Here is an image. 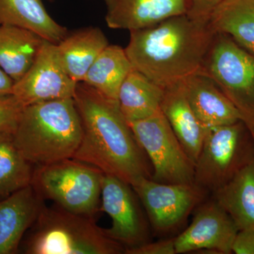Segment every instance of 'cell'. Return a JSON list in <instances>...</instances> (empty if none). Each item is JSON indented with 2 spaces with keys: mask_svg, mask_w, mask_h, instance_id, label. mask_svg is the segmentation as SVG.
Instances as JSON below:
<instances>
[{
  "mask_svg": "<svg viewBox=\"0 0 254 254\" xmlns=\"http://www.w3.org/2000/svg\"><path fill=\"white\" fill-rule=\"evenodd\" d=\"M105 21L113 29L132 31L189 12L188 0H103Z\"/></svg>",
  "mask_w": 254,
  "mask_h": 254,
  "instance_id": "cell-13",
  "label": "cell"
},
{
  "mask_svg": "<svg viewBox=\"0 0 254 254\" xmlns=\"http://www.w3.org/2000/svg\"><path fill=\"white\" fill-rule=\"evenodd\" d=\"M73 98L83 134L72 158L130 185L140 177L151 178L149 160L124 118L118 102L83 82L77 83Z\"/></svg>",
  "mask_w": 254,
  "mask_h": 254,
  "instance_id": "cell-1",
  "label": "cell"
},
{
  "mask_svg": "<svg viewBox=\"0 0 254 254\" xmlns=\"http://www.w3.org/2000/svg\"><path fill=\"white\" fill-rule=\"evenodd\" d=\"M82 134L81 119L73 98L25 106L12 133L18 150L36 166L72 158Z\"/></svg>",
  "mask_w": 254,
  "mask_h": 254,
  "instance_id": "cell-3",
  "label": "cell"
},
{
  "mask_svg": "<svg viewBox=\"0 0 254 254\" xmlns=\"http://www.w3.org/2000/svg\"><path fill=\"white\" fill-rule=\"evenodd\" d=\"M238 232L235 222L216 200L201 203L190 226L175 238L176 254L203 250L232 254Z\"/></svg>",
  "mask_w": 254,
  "mask_h": 254,
  "instance_id": "cell-12",
  "label": "cell"
},
{
  "mask_svg": "<svg viewBox=\"0 0 254 254\" xmlns=\"http://www.w3.org/2000/svg\"><path fill=\"white\" fill-rule=\"evenodd\" d=\"M126 254H176L175 238L147 242L139 247L125 251Z\"/></svg>",
  "mask_w": 254,
  "mask_h": 254,
  "instance_id": "cell-26",
  "label": "cell"
},
{
  "mask_svg": "<svg viewBox=\"0 0 254 254\" xmlns=\"http://www.w3.org/2000/svg\"><path fill=\"white\" fill-rule=\"evenodd\" d=\"M160 110L187 155L195 163L203 144L205 128L189 103L183 81L165 88Z\"/></svg>",
  "mask_w": 254,
  "mask_h": 254,
  "instance_id": "cell-16",
  "label": "cell"
},
{
  "mask_svg": "<svg viewBox=\"0 0 254 254\" xmlns=\"http://www.w3.org/2000/svg\"><path fill=\"white\" fill-rule=\"evenodd\" d=\"M200 71L215 81L243 115L254 123V55L226 35L216 33Z\"/></svg>",
  "mask_w": 254,
  "mask_h": 254,
  "instance_id": "cell-7",
  "label": "cell"
},
{
  "mask_svg": "<svg viewBox=\"0 0 254 254\" xmlns=\"http://www.w3.org/2000/svg\"><path fill=\"white\" fill-rule=\"evenodd\" d=\"M14 81L0 67V96L12 94Z\"/></svg>",
  "mask_w": 254,
  "mask_h": 254,
  "instance_id": "cell-29",
  "label": "cell"
},
{
  "mask_svg": "<svg viewBox=\"0 0 254 254\" xmlns=\"http://www.w3.org/2000/svg\"><path fill=\"white\" fill-rule=\"evenodd\" d=\"M248 128H250L251 133H252V136H253L254 140V123H245Z\"/></svg>",
  "mask_w": 254,
  "mask_h": 254,
  "instance_id": "cell-30",
  "label": "cell"
},
{
  "mask_svg": "<svg viewBox=\"0 0 254 254\" xmlns=\"http://www.w3.org/2000/svg\"><path fill=\"white\" fill-rule=\"evenodd\" d=\"M0 24L26 28L55 44L68 33L50 16L42 0H0Z\"/></svg>",
  "mask_w": 254,
  "mask_h": 254,
  "instance_id": "cell-18",
  "label": "cell"
},
{
  "mask_svg": "<svg viewBox=\"0 0 254 254\" xmlns=\"http://www.w3.org/2000/svg\"><path fill=\"white\" fill-rule=\"evenodd\" d=\"M32 166L15 144L12 133H0V200L31 185Z\"/></svg>",
  "mask_w": 254,
  "mask_h": 254,
  "instance_id": "cell-24",
  "label": "cell"
},
{
  "mask_svg": "<svg viewBox=\"0 0 254 254\" xmlns=\"http://www.w3.org/2000/svg\"><path fill=\"white\" fill-rule=\"evenodd\" d=\"M232 253L254 254V227L239 230L232 245Z\"/></svg>",
  "mask_w": 254,
  "mask_h": 254,
  "instance_id": "cell-28",
  "label": "cell"
},
{
  "mask_svg": "<svg viewBox=\"0 0 254 254\" xmlns=\"http://www.w3.org/2000/svg\"><path fill=\"white\" fill-rule=\"evenodd\" d=\"M187 99L205 128L244 121V116L208 75L201 71L183 81Z\"/></svg>",
  "mask_w": 254,
  "mask_h": 254,
  "instance_id": "cell-14",
  "label": "cell"
},
{
  "mask_svg": "<svg viewBox=\"0 0 254 254\" xmlns=\"http://www.w3.org/2000/svg\"><path fill=\"white\" fill-rule=\"evenodd\" d=\"M131 185L109 175L101 179L103 210L112 220L106 235L125 247L135 248L148 242V232ZM125 250V251H126Z\"/></svg>",
  "mask_w": 254,
  "mask_h": 254,
  "instance_id": "cell-11",
  "label": "cell"
},
{
  "mask_svg": "<svg viewBox=\"0 0 254 254\" xmlns=\"http://www.w3.org/2000/svg\"><path fill=\"white\" fill-rule=\"evenodd\" d=\"M24 107L14 95L0 96V133H14Z\"/></svg>",
  "mask_w": 254,
  "mask_h": 254,
  "instance_id": "cell-25",
  "label": "cell"
},
{
  "mask_svg": "<svg viewBox=\"0 0 254 254\" xmlns=\"http://www.w3.org/2000/svg\"><path fill=\"white\" fill-rule=\"evenodd\" d=\"M254 159V140L245 122L205 128L194 182L213 193Z\"/></svg>",
  "mask_w": 254,
  "mask_h": 254,
  "instance_id": "cell-5",
  "label": "cell"
},
{
  "mask_svg": "<svg viewBox=\"0 0 254 254\" xmlns=\"http://www.w3.org/2000/svg\"><path fill=\"white\" fill-rule=\"evenodd\" d=\"M160 183L194 182L195 163L184 149L161 110L149 118L128 123Z\"/></svg>",
  "mask_w": 254,
  "mask_h": 254,
  "instance_id": "cell-8",
  "label": "cell"
},
{
  "mask_svg": "<svg viewBox=\"0 0 254 254\" xmlns=\"http://www.w3.org/2000/svg\"><path fill=\"white\" fill-rule=\"evenodd\" d=\"M33 226L23 245L25 254H120L126 250L108 237L91 216L60 206L48 208L44 205Z\"/></svg>",
  "mask_w": 254,
  "mask_h": 254,
  "instance_id": "cell-4",
  "label": "cell"
},
{
  "mask_svg": "<svg viewBox=\"0 0 254 254\" xmlns=\"http://www.w3.org/2000/svg\"><path fill=\"white\" fill-rule=\"evenodd\" d=\"M131 186L141 200L150 225L159 232L180 226L208 192L195 182L160 183L145 177H140Z\"/></svg>",
  "mask_w": 254,
  "mask_h": 254,
  "instance_id": "cell-9",
  "label": "cell"
},
{
  "mask_svg": "<svg viewBox=\"0 0 254 254\" xmlns=\"http://www.w3.org/2000/svg\"><path fill=\"white\" fill-rule=\"evenodd\" d=\"M216 33L209 20L178 15L130 31L125 49L134 69L165 89L201 70Z\"/></svg>",
  "mask_w": 254,
  "mask_h": 254,
  "instance_id": "cell-2",
  "label": "cell"
},
{
  "mask_svg": "<svg viewBox=\"0 0 254 254\" xmlns=\"http://www.w3.org/2000/svg\"><path fill=\"white\" fill-rule=\"evenodd\" d=\"M109 45L100 28L86 27L66 36L57 44L58 54L64 67L73 81H83L91 65Z\"/></svg>",
  "mask_w": 254,
  "mask_h": 254,
  "instance_id": "cell-17",
  "label": "cell"
},
{
  "mask_svg": "<svg viewBox=\"0 0 254 254\" xmlns=\"http://www.w3.org/2000/svg\"><path fill=\"white\" fill-rule=\"evenodd\" d=\"M43 207V197L31 185L0 200V254L18 252Z\"/></svg>",
  "mask_w": 254,
  "mask_h": 254,
  "instance_id": "cell-15",
  "label": "cell"
},
{
  "mask_svg": "<svg viewBox=\"0 0 254 254\" xmlns=\"http://www.w3.org/2000/svg\"><path fill=\"white\" fill-rule=\"evenodd\" d=\"M164 93L163 88L133 68L119 91L120 111L127 123L149 118L160 111Z\"/></svg>",
  "mask_w": 254,
  "mask_h": 254,
  "instance_id": "cell-20",
  "label": "cell"
},
{
  "mask_svg": "<svg viewBox=\"0 0 254 254\" xmlns=\"http://www.w3.org/2000/svg\"><path fill=\"white\" fill-rule=\"evenodd\" d=\"M133 68L125 48L108 45L95 60L81 82L107 98L118 101L120 87Z\"/></svg>",
  "mask_w": 254,
  "mask_h": 254,
  "instance_id": "cell-23",
  "label": "cell"
},
{
  "mask_svg": "<svg viewBox=\"0 0 254 254\" xmlns=\"http://www.w3.org/2000/svg\"><path fill=\"white\" fill-rule=\"evenodd\" d=\"M223 0H188V14L192 17L209 20L213 12Z\"/></svg>",
  "mask_w": 254,
  "mask_h": 254,
  "instance_id": "cell-27",
  "label": "cell"
},
{
  "mask_svg": "<svg viewBox=\"0 0 254 254\" xmlns=\"http://www.w3.org/2000/svg\"><path fill=\"white\" fill-rule=\"evenodd\" d=\"M213 194L239 230L254 228V159Z\"/></svg>",
  "mask_w": 254,
  "mask_h": 254,
  "instance_id": "cell-21",
  "label": "cell"
},
{
  "mask_svg": "<svg viewBox=\"0 0 254 254\" xmlns=\"http://www.w3.org/2000/svg\"><path fill=\"white\" fill-rule=\"evenodd\" d=\"M103 173L74 158L39 165L33 170L31 185L43 198L80 215L92 216L101 195Z\"/></svg>",
  "mask_w": 254,
  "mask_h": 254,
  "instance_id": "cell-6",
  "label": "cell"
},
{
  "mask_svg": "<svg viewBox=\"0 0 254 254\" xmlns=\"http://www.w3.org/2000/svg\"><path fill=\"white\" fill-rule=\"evenodd\" d=\"M209 21L216 33L230 37L254 55V0H223Z\"/></svg>",
  "mask_w": 254,
  "mask_h": 254,
  "instance_id": "cell-22",
  "label": "cell"
},
{
  "mask_svg": "<svg viewBox=\"0 0 254 254\" xmlns=\"http://www.w3.org/2000/svg\"><path fill=\"white\" fill-rule=\"evenodd\" d=\"M43 41L30 30L0 24V67L18 81L34 63Z\"/></svg>",
  "mask_w": 254,
  "mask_h": 254,
  "instance_id": "cell-19",
  "label": "cell"
},
{
  "mask_svg": "<svg viewBox=\"0 0 254 254\" xmlns=\"http://www.w3.org/2000/svg\"><path fill=\"white\" fill-rule=\"evenodd\" d=\"M76 82L64 67L57 44L44 40L34 63L27 72L15 82L12 95L23 106L73 98Z\"/></svg>",
  "mask_w": 254,
  "mask_h": 254,
  "instance_id": "cell-10",
  "label": "cell"
}]
</instances>
